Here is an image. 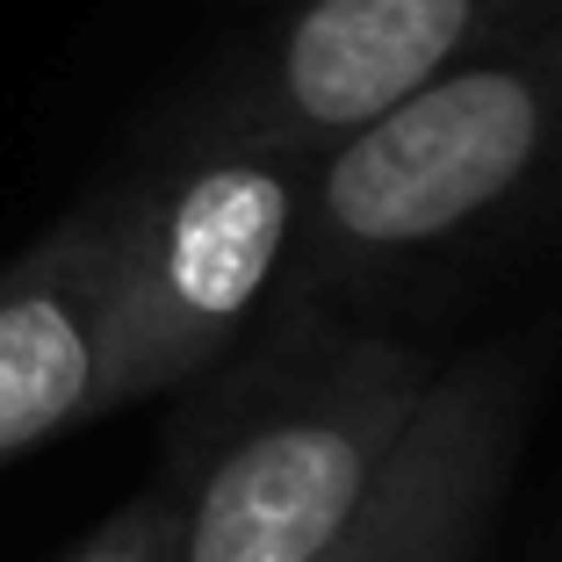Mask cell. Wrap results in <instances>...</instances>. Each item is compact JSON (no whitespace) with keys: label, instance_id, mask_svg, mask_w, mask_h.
Here are the masks:
<instances>
[{"label":"cell","instance_id":"3957f363","mask_svg":"<svg viewBox=\"0 0 562 562\" xmlns=\"http://www.w3.org/2000/svg\"><path fill=\"white\" fill-rule=\"evenodd\" d=\"M311 159L181 137L123 181V238L101 311V412L195 382L274 311Z\"/></svg>","mask_w":562,"mask_h":562},{"label":"cell","instance_id":"7a4b0ae2","mask_svg":"<svg viewBox=\"0 0 562 562\" xmlns=\"http://www.w3.org/2000/svg\"><path fill=\"white\" fill-rule=\"evenodd\" d=\"M260 397L166 483V562H317L426 404L432 361L397 331H274Z\"/></svg>","mask_w":562,"mask_h":562},{"label":"cell","instance_id":"6da1fadb","mask_svg":"<svg viewBox=\"0 0 562 562\" xmlns=\"http://www.w3.org/2000/svg\"><path fill=\"white\" fill-rule=\"evenodd\" d=\"M562 173V0H533L462 66L311 159L274 331H311L339 303L397 289L476 246Z\"/></svg>","mask_w":562,"mask_h":562},{"label":"cell","instance_id":"277c9868","mask_svg":"<svg viewBox=\"0 0 562 562\" xmlns=\"http://www.w3.org/2000/svg\"><path fill=\"white\" fill-rule=\"evenodd\" d=\"M533 0H289L188 116V137L317 159L462 66Z\"/></svg>","mask_w":562,"mask_h":562},{"label":"cell","instance_id":"52a82bcc","mask_svg":"<svg viewBox=\"0 0 562 562\" xmlns=\"http://www.w3.org/2000/svg\"><path fill=\"white\" fill-rule=\"evenodd\" d=\"M66 562H166V491L131 497L87 548H72Z\"/></svg>","mask_w":562,"mask_h":562},{"label":"cell","instance_id":"8992f818","mask_svg":"<svg viewBox=\"0 0 562 562\" xmlns=\"http://www.w3.org/2000/svg\"><path fill=\"white\" fill-rule=\"evenodd\" d=\"M116 238L123 188H101L0 267V462L101 418V311Z\"/></svg>","mask_w":562,"mask_h":562},{"label":"cell","instance_id":"5b68a950","mask_svg":"<svg viewBox=\"0 0 562 562\" xmlns=\"http://www.w3.org/2000/svg\"><path fill=\"white\" fill-rule=\"evenodd\" d=\"M533 347L440 361L397 454L317 562H476L533 418Z\"/></svg>","mask_w":562,"mask_h":562}]
</instances>
